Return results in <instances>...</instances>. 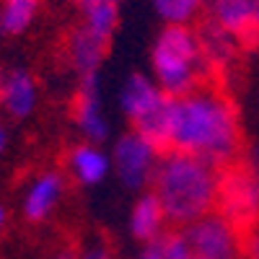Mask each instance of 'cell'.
Returning a JSON list of instances; mask_svg holds the SVG:
<instances>
[{
	"instance_id": "cell-1",
	"label": "cell",
	"mask_w": 259,
	"mask_h": 259,
	"mask_svg": "<svg viewBox=\"0 0 259 259\" xmlns=\"http://www.w3.org/2000/svg\"><path fill=\"white\" fill-rule=\"evenodd\" d=\"M168 150L200 158L212 168H226L241 158L244 133L239 109L221 85H202L171 99Z\"/></svg>"
},
{
	"instance_id": "cell-2",
	"label": "cell",
	"mask_w": 259,
	"mask_h": 259,
	"mask_svg": "<svg viewBox=\"0 0 259 259\" xmlns=\"http://www.w3.org/2000/svg\"><path fill=\"white\" fill-rule=\"evenodd\" d=\"M150 192L161 202L166 223L177 231H184L187 226L215 212L218 168H212L200 158L166 150L158 161L153 182H150Z\"/></svg>"
},
{
	"instance_id": "cell-3",
	"label": "cell",
	"mask_w": 259,
	"mask_h": 259,
	"mask_svg": "<svg viewBox=\"0 0 259 259\" xmlns=\"http://www.w3.org/2000/svg\"><path fill=\"white\" fill-rule=\"evenodd\" d=\"M150 68L156 85L168 99L187 96L215 78L189 26H163L150 50Z\"/></svg>"
},
{
	"instance_id": "cell-4",
	"label": "cell",
	"mask_w": 259,
	"mask_h": 259,
	"mask_svg": "<svg viewBox=\"0 0 259 259\" xmlns=\"http://www.w3.org/2000/svg\"><path fill=\"white\" fill-rule=\"evenodd\" d=\"M119 109L130 119L135 133L148 138L161 150H168V119L171 99L143 73H133L119 89Z\"/></svg>"
},
{
	"instance_id": "cell-5",
	"label": "cell",
	"mask_w": 259,
	"mask_h": 259,
	"mask_svg": "<svg viewBox=\"0 0 259 259\" xmlns=\"http://www.w3.org/2000/svg\"><path fill=\"white\" fill-rule=\"evenodd\" d=\"M215 212L239 231L244 241L259 231V174L249 161L239 158L226 168H218Z\"/></svg>"
},
{
	"instance_id": "cell-6",
	"label": "cell",
	"mask_w": 259,
	"mask_h": 259,
	"mask_svg": "<svg viewBox=\"0 0 259 259\" xmlns=\"http://www.w3.org/2000/svg\"><path fill=\"white\" fill-rule=\"evenodd\" d=\"M109 156H112V171L122 182V187L133 189V192H143L153 182V174L158 168L163 150L153 145L148 138H143L140 133L130 130V133L114 140Z\"/></svg>"
},
{
	"instance_id": "cell-7",
	"label": "cell",
	"mask_w": 259,
	"mask_h": 259,
	"mask_svg": "<svg viewBox=\"0 0 259 259\" xmlns=\"http://www.w3.org/2000/svg\"><path fill=\"white\" fill-rule=\"evenodd\" d=\"M182 233L192 259H244V239L218 212L205 215Z\"/></svg>"
},
{
	"instance_id": "cell-8",
	"label": "cell",
	"mask_w": 259,
	"mask_h": 259,
	"mask_svg": "<svg viewBox=\"0 0 259 259\" xmlns=\"http://www.w3.org/2000/svg\"><path fill=\"white\" fill-rule=\"evenodd\" d=\"M205 11L241 50L259 47V0H205Z\"/></svg>"
},
{
	"instance_id": "cell-9",
	"label": "cell",
	"mask_w": 259,
	"mask_h": 259,
	"mask_svg": "<svg viewBox=\"0 0 259 259\" xmlns=\"http://www.w3.org/2000/svg\"><path fill=\"white\" fill-rule=\"evenodd\" d=\"M73 122L85 143H106L109 140V119L104 114L101 104V89H99V75H89L78 80L75 99H73Z\"/></svg>"
},
{
	"instance_id": "cell-10",
	"label": "cell",
	"mask_w": 259,
	"mask_h": 259,
	"mask_svg": "<svg viewBox=\"0 0 259 259\" xmlns=\"http://www.w3.org/2000/svg\"><path fill=\"white\" fill-rule=\"evenodd\" d=\"M39 104V85L24 68H13L0 75V109L11 119H26Z\"/></svg>"
},
{
	"instance_id": "cell-11",
	"label": "cell",
	"mask_w": 259,
	"mask_h": 259,
	"mask_svg": "<svg viewBox=\"0 0 259 259\" xmlns=\"http://www.w3.org/2000/svg\"><path fill=\"white\" fill-rule=\"evenodd\" d=\"M106 50H109V41L96 36L83 24L73 26L68 39H65V57H68L70 68L78 73V78L99 75V68L106 57Z\"/></svg>"
},
{
	"instance_id": "cell-12",
	"label": "cell",
	"mask_w": 259,
	"mask_h": 259,
	"mask_svg": "<svg viewBox=\"0 0 259 259\" xmlns=\"http://www.w3.org/2000/svg\"><path fill=\"white\" fill-rule=\"evenodd\" d=\"M68 182L60 171H41L31 179V184L24 192V215L31 223H41L57 210V205L65 197Z\"/></svg>"
},
{
	"instance_id": "cell-13",
	"label": "cell",
	"mask_w": 259,
	"mask_h": 259,
	"mask_svg": "<svg viewBox=\"0 0 259 259\" xmlns=\"http://www.w3.org/2000/svg\"><path fill=\"white\" fill-rule=\"evenodd\" d=\"M68 171L75 184L80 187H96L112 174V156L96 143H78L68 150Z\"/></svg>"
},
{
	"instance_id": "cell-14",
	"label": "cell",
	"mask_w": 259,
	"mask_h": 259,
	"mask_svg": "<svg viewBox=\"0 0 259 259\" xmlns=\"http://www.w3.org/2000/svg\"><path fill=\"white\" fill-rule=\"evenodd\" d=\"M127 228H130V233H133V239L140 241L143 246L158 241L161 236L168 231L166 212H163V207H161V202L156 200L153 192H143L140 197L135 200L133 210H130Z\"/></svg>"
},
{
	"instance_id": "cell-15",
	"label": "cell",
	"mask_w": 259,
	"mask_h": 259,
	"mask_svg": "<svg viewBox=\"0 0 259 259\" xmlns=\"http://www.w3.org/2000/svg\"><path fill=\"white\" fill-rule=\"evenodd\" d=\"M194 34H197V41L202 47V55L207 60V65L212 68L215 75H221L228 70V65H233L236 55H239V41H236L226 29H221L215 21L205 18L200 21V26L194 29Z\"/></svg>"
},
{
	"instance_id": "cell-16",
	"label": "cell",
	"mask_w": 259,
	"mask_h": 259,
	"mask_svg": "<svg viewBox=\"0 0 259 259\" xmlns=\"http://www.w3.org/2000/svg\"><path fill=\"white\" fill-rule=\"evenodd\" d=\"M41 0H0V31L8 36L24 34L39 13Z\"/></svg>"
},
{
	"instance_id": "cell-17",
	"label": "cell",
	"mask_w": 259,
	"mask_h": 259,
	"mask_svg": "<svg viewBox=\"0 0 259 259\" xmlns=\"http://www.w3.org/2000/svg\"><path fill=\"white\" fill-rule=\"evenodd\" d=\"M80 24L85 29H91L96 36L112 41L114 31H117V24H119V13H117V6L112 3H94V6H85L83 8V18Z\"/></svg>"
},
{
	"instance_id": "cell-18",
	"label": "cell",
	"mask_w": 259,
	"mask_h": 259,
	"mask_svg": "<svg viewBox=\"0 0 259 259\" xmlns=\"http://www.w3.org/2000/svg\"><path fill=\"white\" fill-rule=\"evenodd\" d=\"M138 259H192L189 244L182 231H166L158 241L145 244Z\"/></svg>"
},
{
	"instance_id": "cell-19",
	"label": "cell",
	"mask_w": 259,
	"mask_h": 259,
	"mask_svg": "<svg viewBox=\"0 0 259 259\" xmlns=\"http://www.w3.org/2000/svg\"><path fill=\"white\" fill-rule=\"evenodd\" d=\"M153 6L166 26H189L205 8V0H153Z\"/></svg>"
},
{
	"instance_id": "cell-20",
	"label": "cell",
	"mask_w": 259,
	"mask_h": 259,
	"mask_svg": "<svg viewBox=\"0 0 259 259\" xmlns=\"http://www.w3.org/2000/svg\"><path fill=\"white\" fill-rule=\"evenodd\" d=\"M78 259H114V251L106 244H91L83 251H78Z\"/></svg>"
},
{
	"instance_id": "cell-21",
	"label": "cell",
	"mask_w": 259,
	"mask_h": 259,
	"mask_svg": "<svg viewBox=\"0 0 259 259\" xmlns=\"http://www.w3.org/2000/svg\"><path fill=\"white\" fill-rule=\"evenodd\" d=\"M244 259H259V231H254L244 241Z\"/></svg>"
},
{
	"instance_id": "cell-22",
	"label": "cell",
	"mask_w": 259,
	"mask_h": 259,
	"mask_svg": "<svg viewBox=\"0 0 259 259\" xmlns=\"http://www.w3.org/2000/svg\"><path fill=\"white\" fill-rule=\"evenodd\" d=\"M6 148H8V133H6V127H3V122H0V156L6 153Z\"/></svg>"
},
{
	"instance_id": "cell-23",
	"label": "cell",
	"mask_w": 259,
	"mask_h": 259,
	"mask_svg": "<svg viewBox=\"0 0 259 259\" xmlns=\"http://www.w3.org/2000/svg\"><path fill=\"white\" fill-rule=\"evenodd\" d=\"M55 259H78V251L65 249V251H57V256H55Z\"/></svg>"
},
{
	"instance_id": "cell-24",
	"label": "cell",
	"mask_w": 259,
	"mask_h": 259,
	"mask_svg": "<svg viewBox=\"0 0 259 259\" xmlns=\"http://www.w3.org/2000/svg\"><path fill=\"white\" fill-rule=\"evenodd\" d=\"M75 6H80V8H85V6H94V3H101V0H73Z\"/></svg>"
},
{
	"instance_id": "cell-25",
	"label": "cell",
	"mask_w": 259,
	"mask_h": 259,
	"mask_svg": "<svg viewBox=\"0 0 259 259\" xmlns=\"http://www.w3.org/2000/svg\"><path fill=\"white\" fill-rule=\"evenodd\" d=\"M6 218H8V215H6V207H0V233H3V228H6Z\"/></svg>"
},
{
	"instance_id": "cell-26",
	"label": "cell",
	"mask_w": 259,
	"mask_h": 259,
	"mask_svg": "<svg viewBox=\"0 0 259 259\" xmlns=\"http://www.w3.org/2000/svg\"><path fill=\"white\" fill-rule=\"evenodd\" d=\"M101 3H112V6H117V3H119V0H101Z\"/></svg>"
}]
</instances>
